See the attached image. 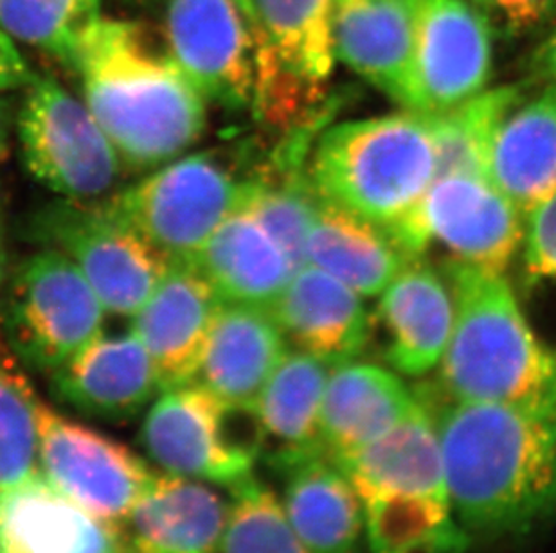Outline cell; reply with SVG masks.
<instances>
[{
    "label": "cell",
    "instance_id": "cell-20",
    "mask_svg": "<svg viewBox=\"0 0 556 553\" xmlns=\"http://www.w3.org/2000/svg\"><path fill=\"white\" fill-rule=\"evenodd\" d=\"M270 309L289 344L331 365L355 360L368 345L371 317L363 295L314 265L292 275Z\"/></svg>",
    "mask_w": 556,
    "mask_h": 553
},
{
    "label": "cell",
    "instance_id": "cell-27",
    "mask_svg": "<svg viewBox=\"0 0 556 553\" xmlns=\"http://www.w3.org/2000/svg\"><path fill=\"white\" fill-rule=\"evenodd\" d=\"M333 365L303 350H287L257 397L256 413L265 435L263 456L274 470L325 454L320 442V404Z\"/></svg>",
    "mask_w": 556,
    "mask_h": 553
},
{
    "label": "cell",
    "instance_id": "cell-18",
    "mask_svg": "<svg viewBox=\"0 0 556 553\" xmlns=\"http://www.w3.org/2000/svg\"><path fill=\"white\" fill-rule=\"evenodd\" d=\"M0 553H126L119 527L40 476L0 487Z\"/></svg>",
    "mask_w": 556,
    "mask_h": 553
},
{
    "label": "cell",
    "instance_id": "cell-37",
    "mask_svg": "<svg viewBox=\"0 0 556 553\" xmlns=\"http://www.w3.org/2000/svg\"><path fill=\"white\" fill-rule=\"evenodd\" d=\"M35 78L21 51L2 29H0V92L18 87H27Z\"/></svg>",
    "mask_w": 556,
    "mask_h": 553
},
{
    "label": "cell",
    "instance_id": "cell-41",
    "mask_svg": "<svg viewBox=\"0 0 556 553\" xmlns=\"http://www.w3.org/2000/svg\"><path fill=\"white\" fill-rule=\"evenodd\" d=\"M119 2L128 5H148L153 4V2H159V0H119Z\"/></svg>",
    "mask_w": 556,
    "mask_h": 553
},
{
    "label": "cell",
    "instance_id": "cell-33",
    "mask_svg": "<svg viewBox=\"0 0 556 553\" xmlns=\"http://www.w3.org/2000/svg\"><path fill=\"white\" fill-rule=\"evenodd\" d=\"M42 404L18 358L0 338V487L38 475Z\"/></svg>",
    "mask_w": 556,
    "mask_h": 553
},
{
    "label": "cell",
    "instance_id": "cell-28",
    "mask_svg": "<svg viewBox=\"0 0 556 553\" xmlns=\"http://www.w3.org/2000/svg\"><path fill=\"white\" fill-rule=\"evenodd\" d=\"M409 261L388 230L320 196L306 243V265L368 298L378 297Z\"/></svg>",
    "mask_w": 556,
    "mask_h": 553
},
{
    "label": "cell",
    "instance_id": "cell-24",
    "mask_svg": "<svg viewBox=\"0 0 556 553\" xmlns=\"http://www.w3.org/2000/svg\"><path fill=\"white\" fill-rule=\"evenodd\" d=\"M416 394L383 366L333 365L320 404V442L330 460L355 453L388 434L415 407Z\"/></svg>",
    "mask_w": 556,
    "mask_h": 553
},
{
    "label": "cell",
    "instance_id": "cell-21",
    "mask_svg": "<svg viewBox=\"0 0 556 553\" xmlns=\"http://www.w3.org/2000/svg\"><path fill=\"white\" fill-rule=\"evenodd\" d=\"M273 309L222 304L193 382L231 407L256 408L257 397L289 350Z\"/></svg>",
    "mask_w": 556,
    "mask_h": 553
},
{
    "label": "cell",
    "instance_id": "cell-23",
    "mask_svg": "<svg viewBox=\"0 0 556 553\" xmlns=\"http://www.w3.org/2000/svg\"><path fill=\"white\" fill-rule=\"evenodd\" d=\"M490 180L522 215L556 191V85H533L504 114L490 150Z\"/></svg>",
    "mask_w": 556,
    "mask_h": 553
},
{
    "label": "cell",
    "instance_id": "cell-40",
    "mask_svg": "<svg viewBox=\"0 0 556 553\" xmlns=\"http://www.w3.org/2000/svg\"><path fill=\"white\" fill-rule=\"evenodd\" d=\"M10 106H8V103L0 98V163H2L5 155H8V147H10Z\"/></svg>",
    "mask_w": 556,
    "mask_h": 553
},
{
    "label": "cell",
    "instance_id": "cell-34",
    "mask_svg": "<svg viewBox=\"0 0 556 553\" xmlns=\"http://www.w3.org/2000/svg\"><path fill=\"white\" fill-rule=\"evenodd\" d=\"M232 501L218 553H309L267 487L249 478L231 489Z\"/></svg>",
    "mask_w": 556,
    "mask_h": 553
},
{
    "label": "cell",
    "instance_id": "cell-30",
    "mask_svg": "<svg viewBox=\"0 0 556 553\" xmlns=\"http://www.w3.org/2000/svg\"><path fill=\"white\" fill-rule=\"evenodd\" d=\"M254 29L283 65L315 81L336 67V0H248Z\"/></svg>",
    "mask_w": 556,
    "mask_h": 553
},
{
    "label": "cell",
    "instance_id": "cell-5",
    "mask_svg": "<svg viewBox=\"0 0 556 553\" xmlns=\"http://www.w3.org/2000/svg\"><path fill=\"white\" fill-rule=\"evenodd\" d=\"M139 440L166 475L229 489L252 478L265 448L256 408L226 404L197 382L163 390L142 421Z\"/></svg>",
    "mask_w": 556,
    "mask_h": 553
},
{
    "label": "cell",
    "instance_id": "cell-10",
    "mask_svg": "<svg viewBox=\"0 0 556 553\" xmlns=\"http://www.w3.org/2000/svg\"><path fill=\"white\" fill-rule=\"evenodd\" d=\"M526 216L490 178H435L409 220L391 237L410 257L431 246L445 252V265L506 275L525 240Z\"/></svg>",
    "mask_w": 556,
    "mask_h": 553
},
{
    "label": "cell",
    "instance_id": "cell-39",
    "mask_svg": "<svg viewBox=\"0 0 556 553\" xmlns=\"http://www.w3.org/2000/svg\"><path fill=\"white\" fill-rule=\"evenodd\" d=\"M8 273V229H5L4 202L0 198V292Z\"/></svg>",
    "mask_w": 556,
    "mask_h": 553
},
{
    "label": "cell",
    "instance_id": "cell-31",
    "mask_svg": "<svg viewBox=\"0 0 556 553\" xmlns=\"http://www.w3.org/2000/svg\"><path fill=\"white\" fill-rule=\"evenodd\" d=\"M526 89L528 83L484 90L456 108L426 115L434 144L435 178L448 175L490 178V150L495 131Z\"/></svg>",
    "mask_w": 556,
    "mask_h": 553
},
{
    "label": "cell",
    "instance_id": "cell-36",
    "mask_svg": "<svg viewBox=\"0 0 556 553\" xmlns=\"http://www.w3.org/2000/svg\"><path fill=\"white\" fill-rule=\"evenodd\" d=\"M495 38L520 40L547 31L556 22V0H470Z\"/></svg>",
    "mask_w": 556,
    "mask_h": 553
},
{
    "label": "cell",
    "instance_id": "cell-22",
    "mask_svg": "<svg viewBox=\"0 0 556 553\" xmlns=\"http://www.w3.org/2000/svg\"><path fill=\"white\" fill-rule=\"evenodd\" d=\"M333 462L363 501L386 494L448 500L434 415L418 396L415 407L388 434Z\"/></svg>",
    "mask_w": 556,
    "mask_h": 553
},
{
    "label": "cell",
    "instance_id": "cell-16",
    "mask_svg": "<svg viewBox=\"0 0 556 553\" xmlns=\"http://www.w3.org/2000/svg\"><path fill=\"white\" fill-rule=\"evenodd\" d=\"M377 317L386 331V361L404 376H426L445 352L454 327V293L441 268L418 257L389 282Z\"/></svg>",
    "mask_w": 556,
    "mask_h": 553
},
{
    "label": "cell",
    "instance_id": "cell-38",
    "mask_svg": "<svg viewBox=\"0 0 556 553\" xmlns=\"http://www.w3.org/2000/svg\"><path fill=\"white\" fill-rule=\"evenodd\" d=\"M530 83L556 85V22L531 53Z\"/></svg>",
    "mask_w": 556,
    "mask_h": 553
},
{
    "label": "cell",
    "instance_id": "cell-32",
    "mask_svg": "<svg viewBox=\"0 0 556 553\" xmlns=\"http://www.w3.org/2000/svg\"><path fill=\"white\" fill-rule=\"evenodd\" d=\"M103 0H0V29L15 42L73 68L79 48L100 21Z\"/></svg>",
    "mask_w": 556,
    "mask_h": 553
},
{
    "label": "cell",
    "instance_id": "cell-8",
    "mask_svg": "<svg viewBox=\"0 0 556 553\" xmlns=\"http://www.w3.org/2000/svg\"><path fill=\"white\" fill-rule=\"evenodd\" d=\"M249 180L216 152L191 153L157 167L109 202L169 262L191 261L242 204Z\"/></svg>",
    "mask_w": 556,
    "mask_h": 553
},
{
    "label": "cell",
    "instance_id": "cell-9",
    "mask_svg": "<svg viewBox=\"0 0 556 553\" xmlns=\"http://www.w3.org/2000/svg\"><path fill=\"white\" fill-rule=\"evenodd\" d=\"M22 164L67 200H100L122 177V158L84 101L56 79L35 78L16 114Z\"/></svg>",
    "mask_w": 556,
    "mask_h": 553
},
{
    "label": "cell",
    "instance_id": "cell-4",
    "mask_svg": "<svg viewBox=\"0 0 556 553\" xmlns=\"http://www.w3.org/2000/svg\"><path fill=\"white\" fill-rule=\"evenodd\" d=\"M308 175L323 198L393 234L434 182L426 115L404 111L326 128L315 139Z\"/></svg>",
    "mask_w": 556,
    "mask_h": 553
},
{
    "label": "cell",
    "instance_id": "cell-14",
    "mask_svg": "<svg viewBox=\"0 0 556 553\" xmlns=\"http://www.w3.org/2000/svg\"><path fill=\"white\" fill-rule=\"evenodd\" d=\"M222 304L193 262H169L130 330L147 347L161 390L193 382Z\"/></svg>",
    "mask_w": 556,
    "mask_h": 553
},
{
    "label": "cell",
    "instance_id": "cell-25",
    "mask_svg": "<svg viewBox=\"0 0 556 553\" xmlns=\"http://www.w3.org/2000/svg\"><path fill=\"white\" fill-rule=\"evenodd\" d=\"M222 303L273 308L294 268L245 205H238L191 259Z\"/></svg>",
    "mask_w": 556,
    "mask_h": 553
},
{
    "label": "cell",
    "instance_id": "cell-1",
    "mask_svg": "<svg viewBox=\"0 0 556 553\" xmlns=\"http://www.w3.org/2000/svg\"><path fill=\"white\" fill-rule=\"evenodd\" d=\"M440 437L446 498L470 538L517 539L556 516V415L416 391Z\"/></svg>",
    "mask_w": 556,
    "mask_h": 553
},
{
    "label": "cell",
    "instance_id": "cell-26",
    "mask_svg": "<svg viewBox=\"0 0 556 553\" xmlns=\"http://www.w3.org/2000/svg\"><path fill=\"white\" fill-rule=\"evenodd\" d=\"M290 525L309 553H357L364 538V505L346 475L326 454H309L279 467Z\"/></svg>",
    "mask_w": 556,
    "mask_h": 553
},
{
    "label": "cell",
    "instance_id": "cell-12",
    "mask_svg": "<svg viewBox=\"0 0 556 553\" xmlns=\"http://www.w3.org/2000/svg\"><path fill=\"white\" fill-rule=\"evenodd\" d=\"M38 460L51 486L105 522L119 523L155 475L123 443L42 404Z\"/></svg>",
    "mask_w": 556,
    "mask_h": 553
},
{
    "label": "cell",
    "instance_id": "cell-17",
    "mask_svg": "<svg viewBox=\"0 0 556 553\" xmlns=\"http://www.w3.org/2000/svg\"><path fill=\"white\" fill-rule=\"evenodd\" d=\"M51 390L76 412L128 421L161 391L157 371L136 334H103L51 374Z\"/></svg>",
    "mask_w": 556,
    "mask_h": 553
},
{
    "label": "cell",
    "instance_id": "cell-29",
    "mask_svg": "<svg viewBox=\"0 0 556 553\" xmlns=\"http://www.w3.org/2000/svg\"><path fill=\"white\" fill-rule=\"evenodd\" d=\"M363 505L371 553H467L472 543L445 498L386 494Z\"/></svg>",
    "mask_w": 556,
    "mask_h": 553
},
{
    "label": "cell",
    "instance_id": "cell-6",
    "mask_svg": "<svg viewBox=\"0 0 556 553\" xmlns=\"http://www.w3.org/2000/svg\"><path fill=\"white\" fill-rule=\"evenodd\" d=\"M27 235L62 252L89 281L103 308L134 317L163 279L169 261L106 200L60 198L35 210Z\"/></svg>",
    "mask_w": 556,
    "mask_h": 553
},
{
    "label": "cell",
    "instance_id": "cell-11",
    "mask_svg": "<svg viewBox=\"0 0 556 553\" xmlns=\"http://www.w3.org/2000/svg\"><path fill=\"white\" fill-rule=\"evenodd\" d=\"M166 48L205 101L248 111L254 89V22L248 0H164Z\"/></svg>",
    "mask_w": 556,
    "mask_h": 553
},
{
    "label": "cell",
    "instance_id": "cell-19",
    "mask_svg": "<svg viewBox=\"0 0 556 553\" xmlns=\"http://www.w3.org/2000/svg\"><path fill=\"white\" fill-rule=\"evenodd\" d=\"M207 481L155 476L117 527L126 553H218L231 503Z\"/></svg>",
    "mask_w": 556,
    "mask_h": 553
},
{
    "label": "cell",
    "instance_id": "cell-15",
    "mask_svg": "<svg viewBox=\"0 0 556 553\" xmlns=\"http://www.w3.org/2000/svg\"><path fill=\"white\" fill-rule=\"evenodd\" d=\"M418 0H336V60L375 89L416 108Z\"/></svg>",
    "mask_w": 556,
    "mask_h": 553
},
{
    "label": "cell",
    "instance_id": "cell-13",
    "mask_svg": "<svg viewBox=\"0 0 556 553\" xmlns=\"http://www.w3.org/2000/svg\"><path fill=\"white\" fill-rule=\"evenodd\" d=\"M494 33L470 0H418L416 114L434 115L486 90Z\"/></svg>",
    "mask_w": 556,
    "mask_h": 553
},
{
    "label": "cell",
    "instance_id": "cell-2",
    "mask_svg": "<svg viewBox=\"0 0 556 553\" xmlns=\"http://www.w3.org/2000/svg\"><path fill=\"white\" fill-rule=\"evenodd\" d=\"M73 73L85 105L111 139L123 166L147 171L182 157L207 128L205 98L137 22L101 16L85 38Z\"/></svg>",
    "mask_w": 556,
    "mask_h": 553
},
{
    "label": "cell",
    "instance_id": "cell-35",
    "mask_svg": "<svg viewBox=\"0 0 556 553\" xmlns=\"http://www.w3.org/2000/svg\"><path fill=\"white\" fill-rule=\"evenodd\" d=\"M519 254L526 297L541 304L546 303V309L542 311L555 322L556 191L526 216L525 240Z\"/></svg>",
    "mask_w": 556,
    "mask_h": 553
},
{
    "label": "cell",
    "instance_id": "cell-3",
    "mask_svg": "<svg viewBox=\"0 0 556 553\" xmlns=\"http://www.w3.org/2000/svg\"><path fill=\"white\" fill-rule=\"evenodd\" d=\"M456 304L435 394L556 415V352L539 338L506 275L441 267Z\"/></svg>",
    "mask_w": 556,
    "mask_h": 553
},
{
    "label": "cell",
    "instance_id": "cell-7",
    "mask_svg": "<svg viewBox=\"0 0 556 553\" xmlns=\"http://www.w3.org/2000/svg\"><path fill=\"white\" fill-rule=\"evenodd\" d=\"M105 308L62 252L24 257L5 284L4 344L21 363L51 374L103 334Z\"/></svg>",
    "mask_w": 556,
    "mask_h": 553
}]
</instances>
